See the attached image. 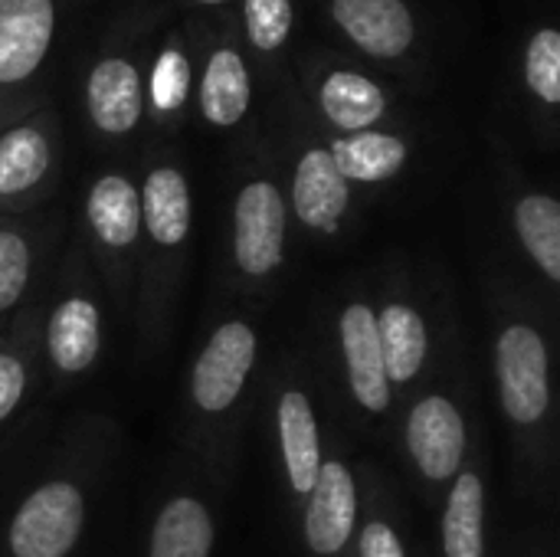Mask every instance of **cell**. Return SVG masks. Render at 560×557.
<instances>
[{"mask_svg":"<svg viewBox=\"0 0 560 557\" xmlns=\"http://www.w3.org/2000/svg\"><path fill=\"white\" fill-rule=\"evenodd\" d=\"M486 328L492 391L512 450L515 492L555 506L560 473L558 309L512 266L486 272Z\"/></svg>","mask_w":560,"mask_h":557,"instance_id":"obj_1","label":"cell"},{"mask_svg":"<svg viewBox=\"0 0 560 557\" xmlns=\"http://www.w3.org/2000/svg\"><path fill=\"white\" fill-rule=\"evenodd\" d=\"M266 374V335L253 305L226 299L210 305L200 345L187 364L177 437L190 463L223 489L233 486L243 460V437L256 417Z\"/></svg>","mask_w":560,"mask_h":557,"instance_id":"obj_2","label":"cell"},{"mask_svg":"<svg viewBox=\"0 0 560 557\" xmlns=\"http://www.w3.org/2000/svg\"><path fill=\"white\" fill-rule=\"evenodd\" d=\"M121 433L112 417H75L36 473L0 515V557H82L112 473Z\"/></svg>","mask_w":560,"mask_h":557,"instance_id":"obj_3","label":"cell"},{"mask_svg":"<svg viewBox=\"0 0 560 557\" xmlns=\"http://www.w3.org/2000/svg\"><path fill=\"white\" fill-rule=\"evenodd\" d=\"M305 351L325 391L328 414L368 440H390L397 397L384 371L368 279H341L318 292Z\"/></svg>","mask_w":560,"mask_h":557,"instance_id":"obj_4","label":"cell"},{"mask_svg":"<svg viewBox=\"0 0 560 557\" xmlns=\"http://www.w3.org/2000/svg\"><path fill=\"white\" fill-rule=\"evenodd\" d=\"M138 190L141 240L128 315L135 318L138 358H154L174 332V312L187 279L194 240V184L174 151L154 148L144 158Z\"/></svg>","mask_w":560,"mask_h":557,"instance_id":"obj_5","label":"cell"},{"mask_svg":"<svg viewBox=\"0 0 560 557\" xmlns=\"http://www.w3.org/2000/svg\"><path fill=\"white\" fill-rule=\"evenodd\" d=\"M371 295L384 371L397 404H404L466 348L459 312L436 266H417L397 253L381 266Z\"/></svg>","mask_w":560,"mask_h":557,"instance_id":"obj_6","label":"cell"},{"mask_svg":"<svg viewBox=\"0 0 560 557\" xmlns=\"http://www.w3.org/2000/svg\"><path fill=\"white\" fill-rule=\"evenodd\" d=\"M292 217L282 171L269 154H246L230 174L223 230L217 246V282L226 299L259 309L289 276Z\"/></svg>","mask_w":560,"mask_h":557,"instance_id":"obj_7","label":"cell"},{"mask_svg":"<svg viewBox=\"0 0 560 557\" xmlns=\"http://www.w3.org/2000/svg\"><path fill=\"white\" fill-rule=\"evenodd\" d=\"M482 437L479 384L466 348L456 351L436 378L397 404L390 427V443L427 509L440 506L443 492Z\"/></svg>","mask_w":560,"mask_h":557,"instance_id":"obj_8","label":"cell"},{"mask_svg":"<svg viewBox=\"0 0 560 557\" xmlns=\"http://www.w3.org/2000/svg\"><path fill=\"white\" fill-rule=\"evenodd\" d=\"M256 414L266 427V443L276 460L279 489L289 515L305 506L328 440V404L305 348H282L262 374Z\"/></svg>","mask_w":560,"mask_h":557,"instance_id":"obj_9","label":"cell"},{"mask_svg":"<svg viewBox=\"0 0 560 557\" xmlns=\"http://www.w3.org/2000/svg\"><path fill=\"white\" fill-rule=\"evenodd\" d=\"M108 299L82 246L69 236L43 295L39 351L49 394H62L95 374L105 355Z\"/></svg>","mask_w":560,"mask_h":557,"instance_id":"obj_10","label":"cell"},{"mask_svg":"<svg viewBox=\"0 0 560 557\" xmlns=\"http://www.w3.org/2000/svg\"><path fill=\"white\" fill-rule=\"evenodd\" d=\"M69 236L82 246L92 269L98 272L108 309L118 318H128L141 240L138 177L121 164L95 171L82 187L75 227H69Z\"/></svg>","mask_w":560,"mask_h":557,"instance_id":"obj_11","label":"cell"},{"mask_svg":"<svg viewBox=\"0 0 560 557\" xmlns=\"http://www.w3.org/2000/svg\"><path fill=\"white\" fill-rule=\"evenodd\" d=\"M69 0H0V128L49 105Z\"/></svg>","mask_w":560,"mask_h":557,"instance_id":"obj_12","label":"cell"},{"mask_svg":"<svg viewBox=\"0 0 560 557\" xmlns=\"http://www.w3.org/2000/svg\"><path fill=\"white\" fill-rule=\"evenodd\" d=\"M279 171L295 230L325 246H338L354 236L361 223V194L335 167L312 118H305V125H292L285 164H279Z\"/></svg>","mask_w":560,"mask_h":557,"instance_id":"obj_13","label":"cell"},{"mask_svg":"<svg viewBox=\"0 0 560 557\" xmlns=\"http://www.w3.org/2000/svg\"><path fill=\"white\" fill-rule=\"evenodd\" d=\"M226 489L197 463L180 456L158 483L141 538L138 557H213L223 529Z\"/></svg>","mask_w":560,"mask_h":557,"instance_id":"obj_14","label":"cell"},{"mask_svg":"<svg viewBox=\"0 0 560 557\" xmlns=\"http://www.w3.org/2000/svg\"><path fill=\"white\" fill-rule=\"evenodd\" d=\"M144 69L148 56L138 39L112 36L92 56L82 76V118L105 148L128 144L144 125Z\"/></svg>","mask_w":560,"mask_h":557,"instance_id":"obj_15","label":"cell"},{"mask_svg":"<svg viewBox=\"0 0 560 557\" xmlns=\"http://www.w3.org/2000/svg\"><path fill=\"white\" fill-rule=\"evenodd\" d=\"M302 92L305 112L322 135H354L394 121L390 89L364 66L335 53H312L305 59Z\"/></svg>","mask_w":560,"mask_h":557,"instance_id":"obj_16","label":"cell"},{"mask_svg":"<svg viewBox=\"0 0 560 557\" xmlns=\"http://www.w3.org/2000/svg\"><path fill=\"white\" fill-rule=\"evenodd\" d=\"M499 210L505 223V240L512 246L515 272L558 309L560 295V200L525 181L515 167H502Z\"/></svg>","mask_w":560,"mask_h":557,"instance_id":"obj_17","label":"cell"},{"mask_svg":"<svg viewBox=\"0 0 560 557\" xmlns=\"http://www.w3.org/2000/svg\"><path fill=\"white\" fill-rule=\"evenodd\" d=\"M69 240V213L46 204L0 217V332L43 299Z\"/></svg>","mask_w":560,"mask_h":557,"instance_id":"obj_18","label":"cell"},{"mask_svg":"<svg viewBox=\"0 0 560 557\" xmlns=\"http://www.w3.org/2000/svg\"><path fill=\"white\" fill-rule=\"evenodd\" d=\"M305 557H354L358 538V460L348 430L331 417L318 479L295 515Z\"/></svg>","mask_w":560,"mask_h":557,"instance_id":"obj_19","label":"cell"},{"mask_svg":"<svg viewBox=\"0 0 560 557\" xmlns=\"http://www.w3.org/2000/svg\"><path fill=\"white\" fill-rule=\"evenodd\" d=\"M62 164L66 138L49 105L0 128V217L52 204Z\"/></svg>","mask_w":560,"mask_h":557,"instance_id":"obj_20","label":"cell"},{"mask_svg":"<svg viewBox=\"0 0 560 557\" xmlns=\"http://www.w3.org/2000/svg\"><path fill=\"white\" fill-rule=\"evenodd\" d=\"M256 102V69L240 43L236 26L213 30L197 43V85L194 108L213 131H240Z\"/></svg>","mask_w":560,"mask_h":557,"instance_id":"obj_21","label":"cell"},{"mask_svg":"<svg viewBox=\"0 0 560 557\" xmlns=\"http://www.w3.org/2000/svg\"><path fill=\"white\" fill-rule=\"evenodd\" d=\"M489 509H492V453H489V440L482 437L436 506L440 512L436 557H492Z\"/></svg>","mask_w":560,"mask_h":557,"instance_id":"obj_22","label":"cell"},{"mask_svg":"<svg viewBox=\"0 0 560 557\" xmlns=\"http://www.w3.org/2000/svg\"><path fill=\"white\" fill-rule=\"evenodd\" d=\"M328 23L374 66H404L420 46V23L407 0H328Z\"/></svg>","mask_w":560,"mask_h":557,"instance_id":"obj_23","label":"cell"},{"mask_svg":"<svg viewBox=\"0 0 560 557\" xmlns=\"http://www.w3.org/2000/svg\"><path fill=\"white\" fill-rule=\"evenodd\" d=\"M197 85V39L187 26L161 33L144 69V115L161 135H174L194 105Z\"/></svg>","mask_w":560,"mask_h":557,"instance_id":"obj_24","label":"cell"},{"mask_svg":"<svg viewBox=\"0 0 560 557\" xmlns=\"http://www.w3.org/2000/svg\"><path fill=\"white\" fill-rule=\"evenodd\" d=\"M354 557H417L410 519L400 502V486L371 460H358Z\"/></svg>","mask_w":560,"mask_h":557,"instance_id":"obj_25","label":"cell"},{"mask_svg":"<svg viewBox=\"0 0 560 557\" xmlns=\"http://www.w3.org/2000/svg\"><path fill=\"white\" fill-rule=\"evenodd\" d=\"M39 315H43V299L23 309L0 332V437L23 417L26 407L36 404V397L46 387L43 351H39Z\"/></svg>","mask_w":560,"mask_h":557,"instance_id":"obj_26","label":"cell"},{"mask_svg":"<svg viewBox=\"0 0 560 557\" xmlns=\"http://www.w3.org/2000/svg\"><path fill=\"white\" fill-rule=\"evenodd\" d=\"M335 167L358 190H381L407 174L413 161V138L404 128H371L354 135H322Z\"/></svg>","mask_w":560,"mask_h":557,"instance_id":"obj_27","label":"cell"},{"mask_svg":"<svg viewBox=\"0 0 560 557\" xmlns=\"http://www.w3.org/2000/svg\"><path fill=\"white\" fill-rule=\"evenodd\" d=\"M240 43L259 76L276 82L285 66V53L295 33V3L292 0H240L236 20Z\"/></svg>","mask_w":560,"mask_h":557,"instance_id":"obj_28","label":"cell"},{"mask_svg":"<svg viewBox=\"0 0 560 557\" xmlns=\"http://www.w3.org/2000/svg\"><path fill=\"white\" fill-rule=\"evenodd\" d=\"M522 82L535 118L555 131V115L560 108V33L545 23L535 26L522 49Z\"/></svg>","mask_w":560,"mask_h":557,"instance_id":"obj_29","label":"cell"},{"mask_svg":"<svg viewBox=\"0 0 560 557\" xmlns=\"http://www.w3.org/2000/svg\"><path fill=\"white\" fill-rule=\"evenodd\" d=\"M515 557H555V542L551 538H541V535H525L518 542Z\"/></svg>","mask_w":560,"mask_h":557,"instance_id":"obj_30","label":"cell"},{"mask_svg":"<svg viewBox=\"0 0 560 557\" xmlns=\"http://www.w3.org/2000/svg\"><path fill=\"white\" fill-rule=\"evenodd\" d=\"M187 3H194V7H200V10H220V7H230V3H236V0H187Z\"/></svg>","mask_w":560,"mask_h":557,"instance_id":"obj_31","label":"cell"}]
</instances>
